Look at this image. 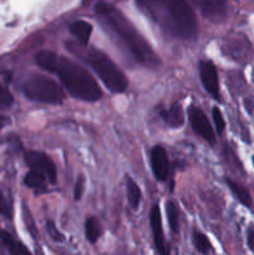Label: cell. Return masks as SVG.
<instances>
[{
	"instance_id": "cell-15",
	"label": "cell",
	"mask_w": 254,
	"mask_h": 255,
	"mask_svg": "<svg viewBox=\"0 0 254 255\" xmlns=\"http://www.w3.org/2000/svg\"><path fill=\"white\" fill-rule=\"evenodd\" d=\"M226 183L227 186L229 187L231 192L233 193V196L241 202L243 206L246 207H251L252 206V197L251 193L248 192V189L246 187H243L242 184H239L238 182L236 181H232L231 178H227L226 179Z\"/></svg>"
},
{
	"instance_id": "cell-28",
	"label": "cell",
	"mask_w": 254,
	"mask_h": 255,
	"mask_svg": "<svg viewBox=\"0 0 254 255\" xmlns=\"http://www.w3.org/2000/svg\"><path fill=\"white\" fill-rule=\"evenodd\" d=\"M5 120H6V119H5V117H2L1 115H0V129H1V128H2V126H4Z\"/></svg>"
},
{
	"instance_id": "cell-29",
	"label": "cell",
	"mask_w": 254,
	"mask_h": 255,
	"mask_svg": "<svg viewBox=\"0 0 254 255\" xmlns=\"http://www.w3.org/2000/svg\"><path fill=\"white\" fill-rule=\"evenodd\" d=\"M253 164H254V156H253Z\"/></svg>"
},
{
	"instance_id": "cell-23",
	"label": "cell",
	"mask_w": 254,
	"mask_h": 255,
	"mask_svg": "<svg viewBox=\"0 0 254 255\" xmlns=\"http://www.w3.org/2000/svg\"><path fill=\"white\" fill-rule=\"evenodd\" d=\"M12 102H14V99L9 90L0 85V109H7L11 106Z\"/></svg>"
},
{
	"instance_id": "cell-27",
	"label": "cell",
	"mask_w": 254,
	"mask_h": 255,
	"mask_svg": "<svg viewBox=\"0 0 254 255\" xmlns=\"http://www.w3.org/2000/svg\"><path fill=\"white\" fill-rule=\"evenodd\" d=\"M247 243H248L249 249L254 252V227H249L248 232H247Z\"/></svg>"
},
{
	"instance_id": "cell-25",
	"label": "cell",
	"mask_w": 254,
	"mask_h": 255,
	"mask_svg": "<svg viewBox=\"0 0 254 255\" xmlns=\"http://www.w3.org/2000/svg\"><path fill=\"white\" fill-rule=\"evenodd\" d=\"M0 214L6 217V218H11V208H10L9 203L5 199L1 191H0Z\"/></svg>"
},
{
	"instance_id": "cell-3",
	"label": "cell",
	"mask_w": 254,
	"mask_h": 255,
	"mask_svg": "<svg viewBox=\"0 0 254 255\" xmlns=\"http://www.w3.org/2000/svg\"><path fill=\"white\" fill-rule=\"evenodd\" d=\"M54 74L59 76L65 89L75 99L87 102H95L101 99L102 91L96 80L74 60L59 55Z\"/></svg>"
},
{
	"instance_id": "cell-19",
	"label": "cell",
	"mask_w": 254,
	"mask_h": 255,
	"mask_svg": "<svg viewBox=\"0 0 254 255\" xmlns=\"http://www.w3.org/2000/svg\"><path fill=\"white\" fill-rule=\"evenodd\" d=\"M192 238H193L194 247H196V249L199 252V253H202L204 255H208L209 253H211L212 252L211 242H209V239L207 238V236H204L202 232L194 229Z\"/></svg>"
},
{
	"instance_id": "cell-17",
	"label": "cell",
	"mask_w": 254,
	"mask_h": 255,
	"mask_svg": "<svg viewBox=\"0 0 254 255\" xmlns=\"http://www.w3.org/2000/svg\"><path fill=\"white\" fill-rule=\"evenodd\" d=\"M85 233H86V238L90 243H96L97 239L102 234V227L99 219L95 218V217H91V218L87 219L86 223H85Z\"/></svg>"
},
{
	"instance_id": "cell-8",
	"label": "cell",
	"mask_w": 254,
	"mask_h": 255,
	"mask_svg": "<svg viewBox=\"0 0 254 255\" xmlns=\"http://www.w3.org/2000/svg\"><path fill=\"white\" fill-rule=\"evenodd\" d=\"M199 77L206 91L211 95L213 99L221 101V91H219V80L218 72L216 66L209 60H202L198 65Z\"/></svg>"
},
{
	"instance_id": "cell-9",
	"label": "cell",
	"mask_w": 254,
	"mask_h": 255,
	"mask_svg": "<svg viewBox=\"0 0 254 255\" xmlns=\"http://www.w3.org/2000/svg\"><path fill=\"white\" fill-rule=\"evenodd\" d=\"M198 6L202 16L211 22H223L228 15V5L222 0H203L194 1Z\"/></svg>"
},
{
	"instance_id": "cell-16",
	"label": "cell",
	"mask_w": 254,
	"mask_h": 255,
	"mask_svg": "<svg viewBox=\"0 0 254 255\" xmlns=\"http://www.w3.org/2000/svg\"><path fill=\"white\" fill-rule=\"evenodd\" d=\"M0 239L11 255H31V253L21 243L15 241L7 232H0Z\"/></svg>"
},
{
	"instance_id": "cell-2",
	"label": "cell",
	"mask_w": 254,
	"mask_h": 255,
	"mask_svg": "<svg viewBox=\"0 0 254 255\" xmlns=\"http://www.w3.org/2000/svg\"><path fill=\"white\" fill-rule=\"evenodd\" d=\"M137 6L164 31L181 39H192L198 32L196 14L183 0H138Z\"/></svg>"
},
{
	"instance_id": "cell-12",
	"label": "cell",
	"mask_w": 254,
	"mask_h": 255,
	"mask_svg": "<svg viewBox=\"0 0 254 255\" xmlns=\"http://www.w3.org/2000/svg\"><path fill=\"white\" fill-rule=\"evenodd\" d=\"M159 116L162 117L164 124L172 128H178L184 125V114L181 105L174 104L168 109H163L159 112Z\"/></svg>"
},
{
	"instance_id": "cell-4",
	"label": "cell",
	"mask_w": 254,
	"mask_h": 255,
	"mask_svg": "<svg viewBox=\"0 0 254 255\" xmlns=\"http://www.w3.org/2000/svg\"><path fill=\"white\" fill-rule=\"evenodd\" d=\"M85 61L92 67L100 80L112 94H122L126 91L128 86V80L109 55L102 52L101 50L92 47L87 50L85 55Z\"/></svg>"
},
{
	"instance_id": "cell-5",
	"label": "cell",
	"mask_w": 254,
	"mask_h": 255,
	"mask_svg": "<svg viewBox=\"0 0 254 255\" xmlns=\"http://www.w3.org/2000/svg\"><path fill=\"white\" fill-rule=\"evenodd\" d=\"M22 92L31 101L47 105H60L64 102L65 94L61 86L44 75H30L22 84Z\"/></svg>"
},
{
	"instance_id": "cell-7",
	"label": "cell",
	"mask_w": 254,
	"mask_h": 255,
	"mask_svg": "<svg viewBox=\"0 0 254 255\" xmlns=\"http://www.w3.org/2000/svg\"><path fill=\"white\" fill-rule=\"evenodd\" d=\"M188 119L191 122V126L193 131L198 136H201L204 141L208 143L214 144L216 142V134H214L213 128L211 126V122L208 121L204 112L199 107L191 106L188 110Z\"/></svg>"
},
{
	"instance_id": "cell-20",
	"label": "cell",
	"mask_w": 254,
	"mask_h": 255,
	"mask_svg": "<svg viewBox=\"0 0 254 255\" xmlns=\"http://www.w3.org/2000/svg\"><path fill=\"white\" fill-rule=\"evenodd\" d=\"M166 214L168 219V226L173 233H178L179 231V212L173 202L166 203Z\"/></svg>"
},
{
	"instance_id": "cell-21",
	"label": "cell",
	"mask_w": 254,
	"mask_h": 255,
	"mask_svg": "<svg viewBox=\"0 0 254 255\" xmlns=\"http://www.w3.org/2000/svg\"><path fill=\"white\" fill-rule=\"evenodd\" d=\"M45 181H46V178H45L42 174L37 173V172H34V171H30L29 173L25 176L24 183L25 186H27L29 188L40 189L42 188V186L45 184Z\"/></svg>"
},
{
	"instance_id": "cell-14",
	"label": "cell",
	"mask_w": 254,
	"mask_h": 255,
	"mask_svg": "<svg viewBox=\"0 0 254 255\" xmlns=\"http://www.w3.org/2000/svg\"><path fill=\"white\" fill-rule=\"evenodd\" d=\"M126 194L129 207H131L133 211H137L139 207V203H141L142 193L139 187L137 186V183L131 178V177H127L126 178Z\"/></svg>"
},
{
	"instance_id": "cell-11",
	"label": "cell",
	"mask_w": 254,
	"mask_h": 255,
	"mask_svg": "<svg viewBox=\"0 0 254 255\" xmlns=\"http://www.w3.org/2000/svg\"><path fill=\"white\" fill-rule=\"evenodd\" d=\"M151 167L157 181H167L169 174V163L166 149L162 146H154L151 151Z\"/></svg>"
},
{
	"instance_id": "cell-6",
	"label": "cell",
	"mask_w": 254,
	"mask_h": 255,
	"mask_svg": "<svg viewBox=\"0 0 254 255\" xmlns=\"http://www.w3.org/2000/svg\"><path fill=\"white\" fill-rule=\"evenodd\" d=\"M25 162L31 171L42 174L50 183H56V167L49 156L37 151H27L25 152Z\"/></svg>"
},
{
	"instance_id": "cell-22",
	"label": "cell",
	"mask_w": 254,
	"mask_h": 255,
	"mask_svg": "<svg viewBox=\"0 0 254 255\" xmlns=\"http://www.w3.org/2000/svg\"><path fill=\"white\" fill-rule=\"evenodd\" d=\"M212 116H213V121L214 125H216L217 132L219 134H222L224 132V128H226V121H224L221 110L218 107H213V110H212Z\"/></svg>"
},
{
	"instance_id": "cell-13",
	"label": "cell",
	"mask_w": 254,
	"mask_h": 255,
	"mask_svg": "<svg viewBox=\"0 0 254 255\" xmlns=\"http://www.w3.org/2000/svg\"><path fill=\"white\" fill-rule=\"evenodd\" d=\"M71 34L80 41L81 46L86 47L92 32V25L85 20H76L69 25Z\"/></svg>"
},
{
	"instance_id": "cell-1",
	"label": "cell",
	"mask_w": 254,
	"mask_h": 255,
	"mask_svg": "<svg viewBox=\"0 0 254 255\" xmlns=\"http://www.w3.org/2000/svg\"><path fill=\"white\" fill-rule=\"evenodd\" d=\"M95 11L105 27L112 36L116 37L120 45L137 64L149 69H156L161 64L151 45L133 26L128 17L122 14L121 10L109 2L99 1L95 5Z\"/></svg>"
},
{
	"instance_id": "cell-10",
	"label": "cell",
	"mask_w": 254,
	"mask_h": 255,
	"mask_svg": "<svg viewBox=\"0 0 254 255\" xmlns=\"http://www.w3.org/2000/svg\"><path fill=\"white\" fill-rule=\"evenodd\" d=\"M149 224H151L152 236H153L154 246H156L157 253L159 255H169V249L166 246L163 237V229H162V218L161 211L158 204H154L149 213Z\"/></svg>"
},
{
	"instance_id": "cell-26",
	"label": "cell",
	"mask_w": 254,
	"mask_h": 255,
	"mask_svg": "<svg viewBox=\"0 0 254 255\" xmlns=\"http://www.w3.org/2000/svg\"><path fill=\"white\" fill-rule=\"evenodd\" d=\"M84 186H85V179L84 177L80 176L76 182V186H75V191H74L75 201H80V199H81L82 193H84Z\"/></svg>"
},
{
	"instance_id": "cell-24",
	"label": "cell",
	"mask_w": 254,
	"mask_h": 255,
	"mask_svg": "<svg viewBox=\"0 0 254 255\" xmlns=\"http://www.w3.org/2000/svg\"><path fill=\"white\" fill-rule=\"evenodd\" d=\"M46 228H47V233H49V236L51 237V238L54 239L55 242H62V241H64V236H62V234L60 233L59 231H57L56 227H55V224H54V222L47 221Z\"/></svg>"
},
{
	"instance_id": "cell-18",
	"label": "cell",
	"mask_w": 254,
	"mask_h": 255,
	"mask_svg": "<svg viewBox=\"0 0 254 255\" xmlns=\"http://www.w3.org/2000/svg\"><path fill=\"white\" fill-rule=\"evenodd\" d=\"M57 57H59V55L52 51H46V50L45 51H40L36 55V64L41 69L47 70L50 72H54V69L57 62Z\"/></svg>"
}]
</instances>
